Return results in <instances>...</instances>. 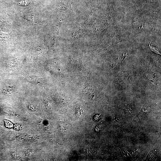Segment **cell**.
I'll return each mask as SVG.
<instances>
[{"instance_id": "4", "label": "cell", "mask_w": 161, "mask_h": 161, "mask_svg": "<svg viewBox=\"0 0 161 161\" xmlns=\"http://www.w3.org/2000/svg\"><path fill=\"white\" fill-rule=\"evenodd\" d=\"M150 48L151 49V50H152L153 51L155 52V53L158 54H160V53L159 52V51L158 50V49H157L156 48L154 47H153L150 46Z\"/></svg>"}, {"instance_id": "3", "label": "cell", "mask_w": 161, "mask_h": 161, "mask_svg": "<svg viewBox=\"0 0 161 161\" xmlns=\"http://www.w3.org/2000/svg\"><path fill=\"white\" fill-rule=\"evenodd\" d=\"M28 0H24L20 1L18 3V4L21 5H28Z\"/></svg>"}, {"instance_id": "2", "label": "cell", "mask_w": 161, "mask_h": 161, "mask_svg": "<svg viewBox=\"0 0 161 161\" xmlns=\"http://www.w3.org/2000/svg\"><path fill=\"white\" fill-rule=\"evenodd\" d=\"M157 153L156 151H152L148 154L147 158L148 160H152L156 157Z\"/></svg>"}, {"instance_id": "1", "label": "cell", "mask_w": 161, "mask_h": 161, "mask_svg": "<svg viewBox=\"0 0 161 161\" xmlns=\"http://www.w3.org/2000/svg\"><path fill=\"white\" fill-rule=\"evenodd\" d=\"M151 110V107L147 106H144L140 113L134 118L136 120L141 121L146 117Z\"/></svg>"}]
</instances>
